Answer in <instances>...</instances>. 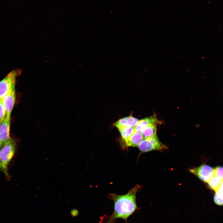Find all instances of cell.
<instances>
[{"label":"cell","instance_id":"obj_12","mask_svg":"<svg viewBox=\"0 0 223 223\" xmlns=\"http://www.w3.org/2000/svg\"><path fill=\"white\" fill-rule=\"evenodd\" d=\"M118 129L123 141L129 138L136 131L135 127H125Z\"/></svg>","mask_w":223,"mask_h":223},{"label":"cell","instance_id":"obj_4","mask_svg":"<svg viewBox=\"0 0 223 223\" xmlns=\"http://www.w3.org/2000/svg\"><path fill=\"white\" fill-rule=\"evenodd\" d=\"M138 146L139 150L144 152L153 150H161L166 148V146L160 142L156 135L144 138Z\"/></svg>","mask_w":223,"mask_h":223},{"label":"cell","instance_id":"obj_11","mask_svg":"<svg viewBox=\"0 0 223 223\" xmlns=\"http://www.w3.org/2000/svg\"><path fill=\"white\" fill-rule=\"evenodd\" d=\"M156 128L155 124H150L145 127L142 132L144 138L153 137L156 135Z\"/></svg>","mask_w":223,"mask_h":223},{"label":"cell","instance_id":"obj_10","mask_svg":"<svg viewBox=\"0 0 223 223\" xmlns=\"http://www.w3.org/2000/svg\"><path fill=\"white\" fill-rule=\"evenodd\" d=\"M143 139L141 133L135 131L129 138L123 142L125 146L137 147Z\"/></svg>","mask_w":223,"mask_h":223},{"label":"cell","instance_id":"obj_16","mask_svg":"<svg viewBox=\"0 0 223 223\" xmlns=\"http://www.w3.org/2000/svg\"><path fill=\"white\" fill-rule=\"evenodd\" d=\"M6 115L5 109L2 99L0 100V123L5 118Z\"/></svg>","mask_w":223,"mask_h":223},{"label":"cell","instance_id":"obj_6","mask_svg":"<svg viewBox=\"0 0 223 223\" xmlns=\"http://www.w3.org/2000/svg\"><path fill=\"white\" fill-rule=\"evenodd\" d=\"M10 116H6L0 123V146H2L11 138L10 136Z\"/></svg>","mask_w":223,"mask_h":223},{"label":"cell","instance_id":"obj_14","mask_svg":"<svg viewBox=\"0 0 223 223\" xmlns=\"http://www.w3.org/2000/svg\"><path fill=\"white\" fill-rule=\"evenodd\" d=\"M215 203L218 205H223V194L218 191L215 192L214 197Z\"/></svg>","mask_w":223,"mask_h":223},{"label":"cell","instance_id":"obj_1","mask_svg":"<svg viewBox=\"0 0 223 223\" xmlns=\"http://www.w3.org/2000/svg\"><path fill=\"white\" fill-rule=\"evenodd\" d=\"M139 188V186H136L125 195L110 194L114 202V209L107 223H110L117 218L126 221L135 212L138 208L136 203V194Z\"/></svg>","mask_w":223,"mask_h":223},{"label":"cell","instance_id":"obj_13","mask_svg":"<svg viewBox=\"0 0 223 223\" xmlns=\"http://www.w3.org/2000/svg\"><path fill=\"white\" fill-rule=\"evenodd\" d=\"M223 180V179L214 175L207 183L210 188L216 192L218 190Z\"/></svg>","mask_w":223,"mask_h":223},{"label":"cell","instance_id":"obj_9","mask_svg":"<svg viewBox=\"0 0 223 223\" xmlns=\"http://www.w3.org/2000/svg\"><path fill=\"white\" fill-rule=\"evenodd\" d=\"M158 121L155 115L139 120L135 127V131L142 133V130L145 127L150 124H156Z\"/></svg>","mask_w":223,"mask_h":223},{"label":"cell","instance_id":"obj_3","mask_svg":"<svg viewBox=\"0 0 223 223\" xmlns=\"http://www.w3.org/2000/svg\"><path fill=\"white\" fill-rule=\"evenodd\" d=\"M21 73V71L20 69L13 70L0 81V100L15 89L16 78Z\"/></svg>","mask_w":223,"mask_h":223},{"label":"cell","instance_id":"obj_18","mask_svg":"<svg viewBox=\"0 0 223 223\" xmlns=\"http://www.w3.org/2000/svg\"><path fill=\"white\" fill-rule=\"evenodd\" d=\"M0 147H1V146H0Z\"/></svg>","mask_w":223,"mask_h":223},{"label":"cell","instance_id":"obj_15","mask_svg":"<svg viewBox=\"0 0 223 223\" xmlns=\"http://www.w3.org/2000/svg\"><path fill=\"white\" fill-rule=\"evenodd\" d=\"M214 175L223 179V167L217 166L214 168Z\"/></svg>","mask_w":223,"mask_h":223},{"label":"cell","instance_id":"obj_17","mask_svg":"<svg viewBox=\"0 0 223 223\" xmlns=\"http://www.w3.org/2000/svg\"><path fill=\"white\" fill-rule=\"evenodd\" d=\"M217 191H220V192L223 194V180L221 182Z\"/></svg>","mask_w":223,"mask_h":223},{"label":"cell","instance_id":"obj_7","mask_svg":"<svg viewBox=\"0 0 223 223\" xmlns=\"http://www.w3.org/2000/svg\"><path fill=\"white\" fill-rule=\"evenodd\" d=\"M15 99V89L12 90L6 95L2 99L4 106L6 116H10L14 107Z\"/></svg>","mask_w":223,"mask_h":223},{"label":"cell","instance_id":"obj_2","mask_svg":"<svg viewBox=\"0 0 223 223\" xmlns=\"http://www.w3.org/2000/svg\"><path fill=\"white\" fill-rule=\"evenodd\" d=\"M2 146L0 150V169L8 177V166L15 152V141L11 138Z\"/></svg>","mask_w":223,"mask_h":223},{"label":"cell","instance_id":"obj_8","mask_svg":"<svg viewBox=\"0 0 223 223\" xmlns=\"http://www.w3.org/2000/svg\"><path fill=\"white\" fill-rule=\"evenodd\" d=\"M139 120L132 116L120 119L114 124L118 129L125 127H135Z\"/></svg>","mask_w":223,"mask_h":223},{"label":"cell","instance_id":"obj_5","mask_svg":"<svg viewBox=\"0 0 223 223\" xmlns=\"http://www.w3.org/2000/svg\"><path fill=\"white\" fill-rule=\"evenodd\" d=\"M189 171L201 181L206 183L214 176V168L206 164H202L197 167L191 168Z\"/></svg>","mask_w":223,"mask_h":223}]
</instances>
